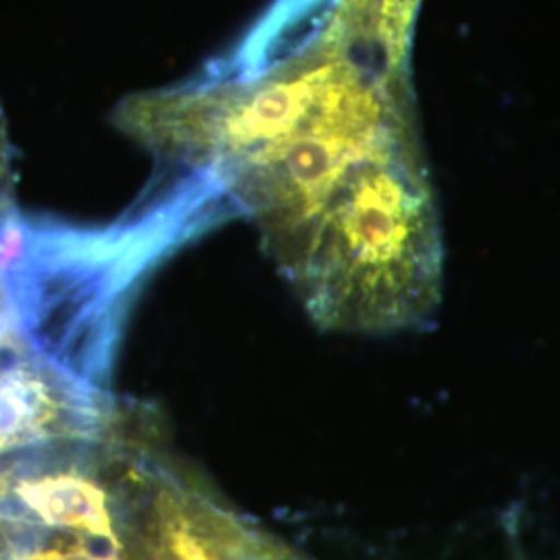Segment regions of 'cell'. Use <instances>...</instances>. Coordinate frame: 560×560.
Wrapping results in <instances>:
<instances>
[{
  "label": "cell",
  "instance_id": "6da1fadb",
  "mask_svg": "<svg viewBox=\"0 0 560 560\" xmlns=\"http://www.w3.org/2000/svg\"><path fill=\"white\" fill-rule=\"evenodd\" d=\"M279 266L324 328L393 332L432 320L441 222L420 133L361 162Z\"/></svg>",
  "mask_w": 560,
  "mask_h": 560
},
{
  "label": "cell",
  "instance_id": "7a4b0ae2",
  "mask_svg": "<svg viewBox=\"0 0 560 560\" xmlns=\"http://www.w3.org/2000/svg\"><path fill=\"white\" fill-rule=\"evenodd\" d=\"M219 191L189 177L168 200L110 231L42 229L2 282L13 320L62 378L104 393L119 351L122 324L145 272L219 214Z\"/></svg>",
  "mask_w": 560,
  "mask_h": 560
},
{
  "label": "cell",
  "instance_id": "3957f363",
  "mask_svg": "<svg viewBox=\"0 0 560 560\" xmlns=\"http://www.w3.org/2000/svg\"><path fill=\"white\" fill-rule=\"evenodd\" d=\"M102 402L104 395L60 374L46 381L36 368L0 370V453L60 434L94 439L106 418Z\"/></svg>",
  "mask_w": 560,
  "mask_h": 560
},
{
  "label": "cell",
  "instance_id": "277c9868",
  "mask_svg": "<svg viewBox=\"0 0 560 560\" xmlns=\"http://www.w3.org/2000/svg\"><path fill=\"white\" fill-rule=\"evenodd\" d=\"M15 494L46 525L90 534L108 541L115 550L119 548L106 490L80 471H59L20 481Z\"/></svg>",
  "mask_w": 560,
  "mask_h": 560
},
{
  "label": "cell",
  "instance_id": "5b68a950",
  "mask_svg": "<svg viewBox=\"0 0 560 560\" xmlns=\"http://www.w3.org/2000/svg\"><path fill=\"white\" fill-rule=\"evenodd\" d=\"M154 560H224V544L191 499L173 488L159 497V544Z\"/></svg>",
  "mask_w": 560,
  "mask_h": 560
},
{
  "label": "cell",
  "instance_id": "8992f818",
  "mask_svg": "<svg viewBox=\"0 0 560 560\" xmlns=\"http://www.w3.org/2000/svg\"><path fill=\"white\" fill-rule=\"evenodd\" d=\"M9 187H11V148H9V136H7V122L0 110V222L13 210Z\"/></svg>",
  "mask_w": 560,
  "mask_h": 560
},
{
  "label": "cell",
  "instance_id": "52a82bcc",
  "mask_svg": "<svg viewBox=\"0 0 560 560\" xmlns=\"http://www.w3.org/2000/svg\"><path fill=\"white\" fill-rule=\"evenodd\" d=\"M25 560H113L108 557L96 555L83 546H75V548H52V550H44V552H36Z\"/></svg>",
  "mask_w": 560,
  "mask_h": 560
},
{
  "label": "cell",
  "instance_id": "ba28073f",
  "mask_svg": "<svg viewBox=\"0 0 560 560\" xmlns=\"http://www.w3.org/2000/svg\"><path fill=\"white\" fill-rule=\"evenodd\" d=\"M13 310H11V301H9V293H7V287L0 279V347L7 342V337L13 328Z\"/></svg>",
  "mask_w": 560,
  "mask_h": 560
}]
</instances>
